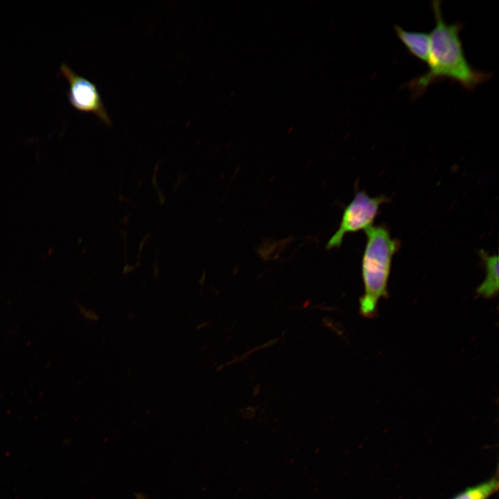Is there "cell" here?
Instances as JSON below:
<instances>
[{"label": "cell", "mask_w": 499, "mask_h": 499, "mask_svg": "<svg viewBox=\"0 0 499 499\" xmlns=\"http://www.w3.org/2000/svg\"><path fill=\"white\" fill-rule=\"evenodd\" d=\"M365 231L367 243L361 267L364 294L360 298V312L371 318L376 314L379 300L388 296L392 258L400 244L383 225H372Z\"/></svg>", "instance_id": "cell-2"}, {"label": "cell", "mask_w": 499, "mask_h": 499, "mask_svg": "<svg viewBox=\"0 0 499 499\" xmlns=\"http://www.w3.org/2000/svg\"><path fill=\"white\" fill-rule=\"evenodd\" d=\"M498 488L497 478L469 487L457 495L453 499H488Z\"/></svg>", "instance_id": "cell-7"}, {"label": "cell", "mask_w": 499, "mask_h": 499, "mask_svg": "<svg viewBox=\"0 0 499 499\" xmlns=\"http://www.w3.org/2000/svg\"><path fill=\"white\" fill-rule=\"evenodd\" d=\"M435 26L430 33V49L426 73L412 79L408 87L415 97L421 96L432 83L450 79L471 90L487 81L491 73L475 69L468 62L459 37L462 25L447 24L443 17L441 1L431 2Z\"/></svg>", "instance_id": "cell-1"}, {"label": "cell", "mask_w": 499, "mask_h": 499, "mask_svg": "<svg viewBox=\"0 0 499 499\" xmlns=\"http://www.w3.org/2000/svg\"><path fill=\"white\" fill-rule=\"evenodd\" d=\"M387 200L385 195L370 197L365 191L357 192L345 207L339 228L329 239L326 248L339 247L347 234L365 231L372 226L380 205Z\"/></svg>", "instance_id": "cell-3"}, {"label": "cell", "mask_w": 499, "mask_h": 499, "mask_svg": "<svg viewBox=\"0 0 499 499\" xmlns=\"http://www.w3.org/2000/svg\"><path fill=\"white\" fill-rule=\"evenodd\" d=\"M60 71L69 83L67 96L70 105L80 112L94 114L105 125L111 126L112 120L96 85L64 62L61 64Z\"/></svg>", "instance_id": "cell-4"}, {"label": "cell", "mask_w": 499, "mask_h": 499, "mask_svg": "<svg viewBox=\"0 0 499 499\" xmlns=\"http://www.w3.org/2000/svg\"><path fill=\"white\" fill-rule=\"evenodd\" d=\"M394 29L410 53L428 63L430 49V34L424 32L408 31L398 25H394Z\"/></svg>", "instance_id": "cell-5"}, {"label": "cell", "mask_w": 499, "mask_h": 499, "mask_svg": "<svg viewBox=\"0 0 499 499\" xmlns=\"http://www.w3.org/2000/svg\"><path fill=\"white\" fill-rule=\"evenodd\" d=\"M480 255L484 262L486 277L476 291L480 296L492 298L498 292V257L496 254L489 255L482 250Z\"/></svg>", "instance_id": "cell-6"}]
</instances>
